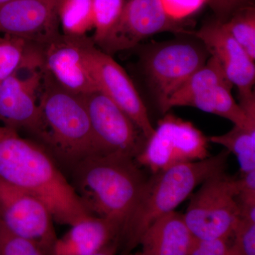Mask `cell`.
Instances as JSON below:
<instances>
[{
    "mask_svg": "<svg viewBox=\"0 0 255 255\" xmlns=\"http://www.w3.org/2000/svg\"><path fill=\"white\" fill-rule=\"evenodd\" d=\"M0 180L39 199L59 224L71 226L93 215L49 151L5 126H0Z\"/></svg>",
    "mask_w": 255,
    "mask_h": 255,
    "instance_id": "1",
    "label": "cell"
},
{
    "mask_svg": "<svg viewBox=\"0 0 255 255\" xmlns=\"http://www.w3.org/2000/svg\"><path fill=\"white\" fill-rule=\"evenodd\" d=\"M70 170L71 184L89 211L118 223L123 231L147 179L135 159L116 152L97 154Z\"/></svg>",
    "mask_w": 255,
    "mask_h": 255,
    "instance_id": "2",
    "label": "cell"
},
{
    "mask_svg": "<svg viewBox=\"0 0 255 255\" xmlns=\"http://www.w3.org/2000/svg\"><path fill=\"white\" fill-rule=\"evenodd\" d=\"M229 151L201 160L178 164L152 174L146 179L131 214L123 228L121 242L125 251L138 246L142 233L162 215L174 211L199 184L225 171Z\"/></svg>",
    "mask_w": 255,
    "mask_h": 255,
    "instance_id": "3",
    "label": "cell"
},
{
    "mask_svg": "<svg viewBox=\"0 0 255 255\" xmlns=\"http://www.w3.org/2000/svg\"><path fill=\"white\" fill-rule=\"evenodd\" d=\"M39 102L46 128L43 145L57 162L71 169L89 156L105 154L81 95L60 86L45 69Z\"/></svg>",
    "mask_w": 255,
    "mask_h": 255,
    "instance_id": "4",
    "label": "cell"
},
{
    "mask_svg": "<svg viewBox=\"0 0 255 255\" xmlns=\"http://www.w3.org/2000/svg\"><path fill=\"white\" fill-rule=\"evenodd\" d=\"M201 184L184 215L191 233L201 239L233 236L240 219L237 179L223 171Z\"/></svg>",
    "mask_w": 255,
    "mask_h": 255,
    "instance_id": "5",
    "label": "cell"
},
{
    "mask_svg": "<svg viewBox=\"0 0 255 255\" xmlns=\"http://www.w3.org/2000/svg\"><path fill=\"white\" fill-rule=\"evenodd\" d=\"M209 138L191 122L167 114L135 157L152 174L209 157Z\"/></svg>",
    "mask_w": 255,
    "mask_h": 255,
    "instance_id": "6",
    "label": "cell"
},
{
    "mask_svg": "<svg viewBox=\"0 0 255 255\" xmlns=\"http://www.w3.org/2000/svg\"><path fill=\"white\" fill-rule=\"evenodd\" d=\"M209 55L201 41L185 40L162 43L147 52L144 70L162 112L169 97L206 63Z\"/></svg>",
    "mask_w": 255,
    "mask_h": 255,
    "instance_id": "7",
    "label": "cell"
},
{
    "mask_svg": "<svg viewBox=\"0 0 255 255\" xmlns=\"http://www.w3.org/2000/svg\"><path fill=\"white\" fill-rule=\"evenodd\" d=\"M97 141L105 153L135 159L147 139L124 111L100 90L81 95Z\"/></svg>",
    "mask_w": 255,
    "mask_h": 255,
    "instance_id": "8",
    "label": "cell"
},
{
    "mask_svg": "<svg viewBox=\"0 0 255 255\" xmlns=\"http://www.w3.org/2000/svg\"><path fill=\"white\" fill-rule=\"evenodd\" d=\"M44 68L31 70L25 78L14 74L0 82V122L15 130H25L41 140L46 128L40 107Z\"/></svg>",
    "mask_w": 255,
    "mask_h": 255,
    "instance_id": "9",
    "label": "cell"
},
{
    "mask_svg": "<svg viewBox=\"0 0 255 255\" xmlns=\"http://www.w3.org/2000/svg\"><path fill=\"white\" fill-rule=\"evenodd\" d=\"M168 31H185L180 22L166 14L159 0H128L118 21L98 46L112 55L133 48L155 33Z\"/></svg>",
    "mask_w": 255,
    "mask_h": 255,
    "instance_id": "10",
    "label": "cell"
},
{
    "mask_svg": "<svg viewBox=\"0 0 255 255\" xmlns=\"http://www.w3.org/2000/svg\"><path fill=\"white\" fill-rule=\"evenodd\" d=\"M87 58L99 90L114 101L141 130L146 139L155 128L147 108L127 72L111 55L95 46L91 40L87 46Z\"/></svg>",
    "mask_w": 255,
    "mask_h": 255,
    "instance_id": "11",
    "label": "cell"
},
{
    "mask_svg": "<svg viewBox=\"0 0 255 255\" xmlns=\"http://www.w3.org/2000/svg\"><path fill=\"white\" fill-rule=\"evenodd\" d=\"M86 36L58 35L43 48V66L60 86L76 95L99 90L90 68Z\"/></svg>",
    "mask_w": 255,
    "mask_h": 255,
    "instance_id": "12",
    "label": "cell"
},
{
    "mask_svg": "<svg viewBox=\"0 0 255 255\" xmlns=\"http://www.w3.org/2000/svg\"><path fill=\"white\" fill-rule=\"evenodd\" d=\"M0 220L14 232L52 248L58 239L53 216L36 196L0 180Z\"/></svg>",
    "mask_w": 255,
    "mask_h": 255,
    "instance_id": "13",
    "label": "cell"
},
{
    "mask_svg": "<svg viewBox=\"0 0 255 255\" xmlns=\"http://www.w3.org/2000/svg\"><path fill=\"white\" fill-rule=\"evenodd\" d=\"M61 0H10L0 5V33L45 46L59 35Z\"/></svg>",
    "mask_w": 255,
    "mask_h": 255,
    "instance_id": "14",
    "label": "cell"
},
{
    "mask_svg": "<svg viewBox=\"0 0 255 255\" xmlns=\"http://www.w3.org/2000/svg\"><path fill=\"white\" fill-rule=\"evenodd\" d=\"M210 55L214 56L233 86L237 87L241 102L255 98V60L235 40L223 21L217 19L193 33Z\"/></svg>",
    "mask_w": 255,
    "mask_h": 255,
    "instance_id": "15",
    "label": "cell"
},
{
    "mask_svg": "<svg viewBox=\"0 0 255 255\" xmlns=\"http://www.w3.org/2000/svg\"><path fill=\"white\" fill-rule=\"evenodd\" d=\"M122 228L112 220L89 216L73 226L52 248L53 255L115 254L122 239Z\"/></svg>",
    "mask_w": 255,
    "mask_h": 255,
    "instance_id": "16",
    "label": "cell"
},
{
    "mask_svg": "<svg viewBox=\"0 0 255 255\" xmlns=\"http://www.w3.org/2000/svg\"><path fill=\"white\" fill-rule=\"evenodd\" d=\"M195 237L184 215L172 211L155 220L142 233V255H189Z\"/></svg>",
    "mask_w": 255,
    "mask_h": 255,
    "instance_id": "17",
    "label": "cell"
},
{
    "mask_svg": "<svg viewBox=\"0 0 255 255\" xmlns=\"http://www.w3.org/2000/svg\"><path fill=\"white\" fill-rule=\"evenodd\" d=\"M43 47L11 35L0 38V82L21 70L44 68Z\"/></svg>",
    "mask_w": 255,
    "mask_h": 255,
    "instance_id": "18",
    "label": "cell"
},
{
    "mask_svg": "<svg viewBox=\"0 0 255 255\" xmlns=\"http://www.w3.org/2000/svg\"><path fill=\"white\" fill-rule=\"evenodd\" d=\"M231 83L221 84L210 87L191 97L185 107H192L203 112L215 114L231 121L234 125L245 126L255 121V113L246 114L233 98Z\"/></svg>",
    "mask_w": 255,
    "mask_h": 255,
    "instance_id": "19",
    "label": "cell"
},
{
    "mask_svg": "<svg viewBox=\"0 0 255 255\" xmlns=\"http://www.w3.org/2000/svg\"><path fill=\"white\" fill-rule=\"evenodd\" d=\"M231 83L219 60L210 55L206 63L188 79L187 81L169 97L164 106L163 113L174 107H185L191 97L210 87ZM232 84V83H231ZM233 85V84H232Z\"/></svg>",
    "mask_w": 255,
    "mask_h": 255,
    "instance_id": "20",
    "label": "cell"
},
{
    "mask_svg": "<svg viewBox=\"0 0 255 255\" xmlns=\"http://www.w3.org/2000/svg\"><path fill=\"white\" fill-rule=\"evenodd\" d=\"M209 142L223 145L237 157L241 174L255 170V121L234 125L230 131L209 137Z\"/></svg>",
    "mask_w": 255,
    "mask_h": 255,
    "instance_id": "21",
    "label": "cell"
},
{
    "mask_svg": "<svg viewBox=\"0 0 255 255\" xmlns=\"http://www.w3.org/2000/svg\"><path fill=\"white\" fill-rule=\"evenodd\" d=\"M92 0H61L58 18L63 34L86 36L93 29Z\"/></svg>",
    "mask_w": 255,
    "mask_h": 255,
    "instance_id": "22",
    "label": "cell"
},
{
    "mask_svg": "<svg viewBox=\"0 0 255 255\" xmlns=\"http://www.w3.org/2000/svg\"><path fill=\"white\" fill-rule=\"evenodd\" d=\"M223 22L235 40L255 60V7L245 5Z\"/></svg>",
    "mask_w": 255,
    "mask_h": 255,
    "instance_id": "23",
    "label": "cell"
},
{
    "mask_svg": "<svg viewBox=\"0 0 255 255\" xmlns=\"http://www.w3.org/2000/svg\"><path fill=\"white\" fill-rule=\"evenodd\" d=\"M125 0H92L93 41L98 46L117 22L125 4Z\"/></svg>",
    "mask_w": 255,
    "mask_h": 255,
    "instance_id": "24",
    "label": "cell"
},
{
    "mask_svg": "<svg viewBox=\"0 0 255 255\" xmlns=\"http://www.w3.org/2000/svg\"><path fill=\"white\" fill-rule=\"evenodd\" d=\"M50 255L49 248L14 232L0 220V255Z\"/></svg>",
    "mask_w": 255,
    "mask_h": 255,
    "instance_id": "25",
    "label": "cell"
},
{
    "mask_svg": "<svg viewBox=\"0 0 255 255\" xmlns=\"http://www.w3.org/2000/svg\"><path fill=\"white\" fill-rule=\"evenodd\" d=\"M233 253L255 255V222L240 218L233 232Z\"/></svg>",
    "mask_w": 255,
    "mask_h": 255,
    "instance_id": "26",
    "label": "cell"
},
{
    "mask_svg": "<svg viewBox=\"0 0 255 255\" xmlns=\"http://www.w3.org/2000/svg\"><path fill=\"white\" fill-rule=\"evenodd\" d=\"M189 255H234L233 236L209 239L195 237Z\"/></svg>",
    "mask_w": 255,
    "mask_h": 255,
    "instance_id": "27",
    "label": "cell"
},
{
    "mask_svg": "<svg viewBox=\"0 0 255 255\" xmlns=\"http://www.w3.org/2000/svg\"><path fill=\"white\" fill-rule=\"evenodd\" d=\"M164 12L171 19L181 22L207 3L208 0H159Z\"/></svg>",
    "mask_w": 255,
    "mask_h": 255,
    "instance_id": "28",
    "label": "cell"
},
{
    "mask_svg": "<svg viewBox=\"0 0 255 255\" xmlns=\"http://www.w3.org/2000/svg\"><path fill=\"white\" fill-rule=\"evenodd\" d=\"M248 0H208V4L217 16V19L225 21L236 11L248 4Z\"/></svg>",
    "mask_w": 255,
    "mask_h": 255,
    "instance_id": "29",
    "label": "cell"
},
{
    "mask_svg": "<svg viewBox=\"0 0 255 255\" xmlns=\"http://www.w3.org/2000/svg\"><path fill=\"white\" fill-rule=\"evenodd\" d=\"M10 1V0H0V5L4 4V3L7 2V1Z\"/></svg>",
    "mask_w": 255,
    "mask_h": 255,
    "instance_id": "30",
    "label": "cell"
}]
</instances>
